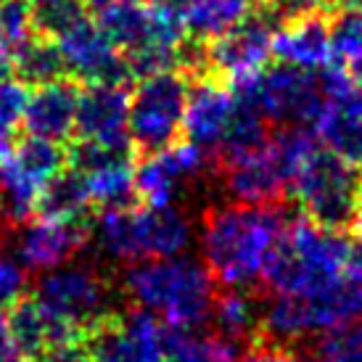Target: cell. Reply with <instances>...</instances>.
<instances>
[{
	"label": "cell",
	"mask_w": 362,
	"mask_h": 362,
	"mask_svg": "<svg viewBox=\"0 0 362 362\" xmlns=\"http://www.w3.org/2000/svg\"><path fill=\"white\" fill-rule=\"evenodd\" d=\"M288 222L278 204L249 206L230 202L206 209L199 243L211 278L225 288H254L264 281Z\"/></svg>",
	"instance_id": "6da1fadb"
},
{
	"label": "cell",
	"mask_w": 362,
	"mask_h": 362,
	"mask_svg": "<svg viewBox=\"0 0 362 362\" xmlns=\"http://www.w3.org/2000/svg\"><path fill=\"white\" fill-rule=\"evenodd\" d=\"M241 362H299V354H296V349H286V346L257 339L252 349L243 354Z\"/></svg>",
	"instance_id": "836d02e7"
},
{
	"label": "cell",
	"mask_w": 362,
	"mask_h": 362,
	"mask_svg": "<svg viewBox=\"0 0 362 362\" xmlns=\"http://www.w3.org/2000/svg\"><path fill=\"white\" fill-rule=\"evenodd\" d=\"M272 56L293 69H325L333 59L328 19L322 13H310L281 21L272 32Z\"/></svg>",
	"instance_id": "ffe728a7"
},
{
	"label": "cell",
	"mask_w": 362,
	"mask_h": 362,
	"mask_svg": "<svg viewBox=\"0 0 362 362\" xmlns=\"http://www.w3.org/2000/svg\"><path fill=\"white\" fill-rule=\"evenodd\" d=\"M32 362H93V360H90V349H88V339H85V333H80V336H71L66 341L53 344L51 349H45L37 360Z\"/></svg>",
	"instance_id": "d6a6232c"
},
{
	"label": "cell",
	"mask_w": 362,
	"mask_h": 362,
	"mask_svg": "<svg viewBox=\"0 0 362 362\" xmlns=\"http://www.w3.org/2000/svg\"><path fill=\"white\" fill-rule=\"evenodd\" d=\"M164 362H238V349L220 336H191V331L172 328Z\"/></svg>",
	"instance_id": "484cf974"
},
{
	"label": "cell",
	"mask_w": 362,
	"mask_h": 362,
	"mask_svg": "<svg viewBox=\"0 0 362 362\" xmlns=\"http://www.w3.org/2000/svg\"><path fill=\"white\" fill-rule=\"evenodd\" d=\"M270 11H254L238 27L204 42V69L217 71L228 82L257 74L272 56V32L278 30Z\"/></svg>",
	"instance_id": "8fae6325"
},
{
	"label": "cell",
	"mask_w": 362,
	"mask_h": 362,
	"mask_svg": "<svg viewBox=\"0 0 362 362\" xmlns=\"http://www.w3.org/2000/svg\"><path fill=\"white\" fill-rule=\"evenodd\" d=\"M209 320L217 328V336L230 344L257 341L259 339L262 304L254 299L249 288H228L214 296Z\"/></svg>",
	"instance_id": "7402d4cb"
},
{
	"label": "cell",
	"mask_w": 362,
	"mask_h": 362,
	"mask_svg": "<svg viewBox=\"0 0 362 362\" xmlns=\"http://www.w3.org/2000/svg\"><path fill=\"white\" fill-rule=\"evenodd\" d=\"M293 199L304 217L328 230H346L362 199V170L317 148L291 182Z\"/></svg>",
	"instance_id": "8992f818"
},
{
	"label": "cell",
	"mask_w": 362,
	"mask_h": 362,
	"mask_svg": "<svg viewBox=\"0 0 362 362\" xmlns=\"http://www.w3.org/2000/svg\"><path fill=\"white\" fill-rule=\"evenodd\" d=\"M32 8L40 11V8H51V6H59V3H66V0H27Z\"/></svg>",
	"instance_id": "ab89813d"
},
{
	"label": "cell",
	"mask_w": 362,
	"mask_h": 362,
	"mask_svg": "<svg viewBox=\"0 0 362 362\" xmlns=\"http://www.w3.org/2000/svg\"><path fill=\"white\" fill-rule=\"evenodd\" d=\"M349 249L344 230L320 228L307 217L291 220L262 283L272 293L310 296L344 278Z\"/></svg>",
	"instance_id": "3957f363"
},
{
	"label": "cell",
	"mask_w": 362,
	"mask_h": 362,
	"mask_svg": "<svg viewBox=\"0 0 362 362\" xmlns=\"http://www.w3.org/2000/svg\"><path fill=\"white\" fill-rule=\"evenodd\" d=\"M8 331L13 336L16 346L21 354L27 357V362L37 360L45 349H51L53 344L66 341L71 336H80V328L69 325L66 320L56 317L53 312H48L42 304L35 299H19L8 310Z\"/></svg>",
	"instance_id": "44dd1931"
},
{
	"label": "cell",
	"mask_w": 362,
	"mask_h": 362,
	"mask_svg": "<svg viewBox=\"0 0 362 362\" xmlns=\"http://www.w3.org/2000/svg\"><path fill=\"white\" fill-rule=\"evenodd\" d=\"M77 98L80 88L69 77L37 85L30 93V101L24 109L21 127L32 138L64 143L74 135V119H77Z\"/></svg>",
	"instance_id": "d6986e66"
},
{
	"label": "cell",
	"mask_w": 362,
	"mask_h": 362,
	"mask_svg": "<svg viewBox=\"0 0 362 362\" xmlns=\"http://www.w3.org/2000/svg\"><path fill=\"white\" fill-rule=\"evenodd\" d=\"M27 288V272L13 257H8L6 243L0 241V310H11L24 296Z\"/></svg>",
	"instance_id": "4dcf8cb0"
},
{
	"label": "cell",
	"mask_w": 362,
	"mask_h": 362,
	"mask_svg": "<svg viewBox=\"0 0 362 362\" xmlns=\"http://www.w3.org/2000/svg\"><path fill=\"white\" fill-rule=\"evenodd\" d=\"M170 336L172 325L141 307L114 312L85 333L93 362H164Z\"/></svg>",
	"instance_id": "9c48e42d"
},
{
	"label": "cell",
	"mask_w": 362,
	"mask_h": 362,
	"mask_svg": "<svg viewBox=\"0 0 362 362\" xmlns=\"http://www.w3.org/2000/svg\"><path fill=\"white\" fill-rule=\"evenodd\" d=\"M315 357L317 362H362V320L322 333Z\"/></svg>",
	"instance_id": "83f0119b"
},
{
	"label": "cell",
	"mask_w": 362,
	"mask_h": 362,
	"mask_svg": "<svg viewBox=\"0 0 362 362\" xmlns=\"http://www.w3.org/2000/svg\"><path fill=\"white\" fill-rule=\"evenodd\" d=\"M11 61H13V71L19 74V80L30 88L66 77L56 42L45 35H37L32 42H27Z\"/></svg>",
	"instance_id": "d4e9b609"
},
{
	"label": "cell",
	"mask_w": 362,
	"mask_h": 362,
	"mask_svg": "<svg viewBox=\"0 0 362 362\" xmlns=\"http://www.w3.org/2000/svg\"><path fill=\"white\" fill-rule=\"evenodd\" d=\"M352 228H357V230L362 233V199H360V206H357V214H354V225Z\"/></svg>",
	"instance_id": "b9f144b4"
},
{
	"label": "cell",
	"mask_w": 362,
	"mask_h": 362,
	"mask_svg": "<svg viewBox=\"0 0 362 362\" xmlns=\"http://www.w3.org/2000/svg\"><path fill=\"white\" fill-rule=\"evenodd\" d=\"M257 6L259 0H193L182 11L185 32L199 42L214 40L233 27H238L243 19H249Z\"/></svg>",
	"instance_id": "603a6c76"
},
{
	"label": "cell",
	"mask_w": 362,
	"mask_h": 362,
	"mask_svg": "<svg viewBox=\"0 0 362 362\" xmlns=\"http://www.w3.org/2000/svg\"><path fill=\"white\" fill-rule=\"evenodd\" d=\"M209 159V153L188 141L146 153V159L135 167V191L148 206L177 204L182 188L196 182L206 172Z\"/></svg>",
	"instance_id": "4fadbf2b"
},
{
	"label": "cell",
	"mask_w": 362,
	"mask_h": 362,
	"mask_svg": "<svg viewBox=\"0 0 362 362\" xmlns=\"http://www.w3.org/2000/svg\"><path fill=\"white\" fill-rule=\"evenodd\" d=\"M88 222H61L37 217L13 228V259L24 272H51L88 246Z\"/></svg>",
	"instance_id": "5bb4252c"
},
{
	"label": "cell",
	"mask_w": 362,
	"mask_h": 362,
	"mask_svg": "<svg viewBox=\"0 0 362 362\" xmlns=\"http://www.w3.org/2000/svg\"><path fill=\"white\" fill-rule=\"evenodd\" d=\"M138 262L182 257L193 243V222L177 204L132 209Z\"/></svg>",
	"instance_id": "ac0fdd59"
},
{
	"label": "cell",
	"mask_w": 362,
	"mask_h": 362,
	"mask_svg": "<svg viewBox=\"0 0 362 362\" xmlns=\"http://www.w3.org/2000/svg\"><path fill=\"white\" fill-rule=\"evenodd\" d=\"M0 362H27V357L21 354V349L16 346L13 336L8 331V322L0 315Z\"/></svg>",
	"instance_id": "e575fe53"
},
{
	"label": "cell",
	"mask_w": 362,
	"mask_h": 362,
	"mask_svg": "<svg viewBox=\"0 0 362 362\" xmlns=\"http://www.w3.org/2000/svg\"><path fill=\"white\" fill-rule=\"evenodd\" d=\"M130 90L122 82H93L85 85L77 98L74 132L85 143L124 148L132 146L130 132Z\"/></svg>",
	"instance_id": "9a60e30c"
},
{
	"label": "cell",
	"mask_w": 362,
	"mask_h": 362,
	"mask_svg": "<svg viewBox=\"0 0 362 362\" xmlns=\"http://www.w3.org/2000/svg\"><path fill=\"white\" fill-rule=\"evenodd\" d=\"M214 283L206 264L185 254L132 262L122 270L124 296L180 331H196L209 320L217 296Z\"/></svg>",
	"instance_id": "7a4b0ae2"
},
{
	"label": "cell",
	"mask_w": 362,
	"mask_h": 362,
	"mask_svg": "<svg viewBox=\"0 0 362 362\" xmlns=\"http://www.w3.org/2000/svg\"><path fill=\"white\" fill-rule=\"evenodd\" d=\"M222 188L233 204L270 206L278 204L291 188V177L283 170L278 153L267 141L264 148L222 164Z\"/></svg>",
	"instance_id": "2e32d148"
},
{
	"label": "cell",
	"mask_w": 362,
	"mask_h": 362,
	"mask_svg": "<svg viewBox=\"0 0 362 362\" xmlns=\"http://www.w3.org/2000/svg\"><path fill=\"white\" fill-rule=\"evenodd\" d=\"M85 8H90V11H95V13H101L103 8H109V6H114L117 0H80Z\"/></svg>",
	"instance_id": "74e56055"
},
{
	"label": "cell",
	"mask_w": 362,
	"mask_h": 362,
	"mask_svg": "<svg viewBox=\"0 0 362 362\" xmlns=\"http://www.w3.org/2000/svg\"><path fill=\"white\" fill-rule=\"evenodd\" d=\"M32 299L82 333L93 331L117 312L111 283L93 262L71 259L56 270L42 272Z\"/></svg>",
	"instance_id": "ba28073f"
},
{
	"label": "cell",
	"mask_w": 362,
	"mask_h": 362,
	"mask_svg": "<svg viewBox=\"0 0 362 362\" xmlns=\"http://www.w3.org/2000/svg\"><path fill=\"white\" fill-rule=\"evenodd\" d=\"M93 204L85 188V177L80 172L66 170L59 172L40 196L37 204V214L48 217V220H61V222H88Z\"/></svg>",
	"instance_id": "cb8c5ba5"
},
{
	"label": "cell",
	"mask_w": 362,
	"mask_h": 362,
	"mask_svg": "<svg viewBox=\"0 0 362 362\" xmlns=\"http://www.w3.org/2000/svg\"><path fill=\"white\" fill-rule=\"evenodd\" d=\"M354 320H362V283L344 275L310 296L275 293L270 302L262 304L259 341L293 349L299 341Z\"/></svg>",
	"instance_id": "277c9868"
},
{
	"label": "cell",
	"mask_w": 362,
	"mask_h": 362,
	"mask_svg": "<svg viewBox=\"0 0 362 362\" xmlns=\"http://www.w3.org/2000/svg\"><path fill=\"white\" fill-rule=\"evenodd\" d=\"M188 93L191 77L182 69H161L141 77L135 90L130 93L127 132L132 148L153 153L177 143Z\"/></svg>",
	"instance_id": "52a82bcc"
},
{
	"label": "cell",
	"mask_w": 362,
	"mask_h": 362,
	"mask_svg": "<svg viewBox=\"0 0 362 362\" xmlns=\"http://www.w3.org/2000/svg\"><path fill=\"white\" fill-rule=\"evenodd\" d=\"M325 95L320 117L315 119V138L325 151L362 170V88L349 71L328 64L317 74Z\"/></svg>",
	"instance_id": "30bf717a"
},
{
	"label": "cell",
	"mask_w": 362,
	"mask_h": 362,
	"mask_svg": "<svg viewBox=\"0 0 362 362\" xmlns=\"http://www.w3.org/2000/svg\"><path fill=\"white\" fill-rule=\"evenodd\" d=\"M233 98L243 106H252L275 124H299L312 127L325 106L320 80L315 71L293 69L278 64L272 69L230 82Z\"/></svg>",
	"instance_id": "5b68a950"
},
{
	"label": "cell",
	"mask_w": 362,
	"mask_h": 362,
	"mask_svg": "<svg viewBox=\"0 0 362 362\" xmlns=\"http://www.w3.org/2000/svg\"><path fill=\"white\" fill-rule=\"evenodd\" d=\"M16 148V141H13V130H3L0 127V167L11 159V153Z\"/></svg>",
	"instance_id": "8d00e7d4"
},
{
	"label": "cell",
	"mask_w": 362,
	"mask_h": 362,
	"mask_svg": "<svg viewBox=\"0 0 362 362\" xmlns=\"http://www.w3.org/2000/svg\"><path fill=\"white\" fill-rule=\"evenodd\" d=\"M344 6H362V0H344Z\"/></svg>",
	"instance_id": "7bdbcfd3"
},
{
	"label": "cell",
	"mask_w": 362,
	"mask_h": 362,
	"mask_svg": "<svg viewBox=\"0 0 362 362\" xmlns=\"http://www.w3.org/2000/svg\"><path fill=\"white\" fill-rule=\"evenodd\" d=\"M37 35L35 8L27 0H0V51L13 59Z\"/></svg>",
	"instance_id": "4316f807"
},
{
	"label": "cell",
	"mask_w": 362,
	"mask_h": 362,
	"mask_svg": "<svg viewBox=\"0 0 362 362\" xmlns=\"http://www.w3.org/2000/svg\"><path fill=\"white\" fill-rule=\"evenodd\" d=\"M331 27L333 56L346 61H357L362 56V6H344Z\"/></svg>",
	"instance_id": "f1b7e54d"
},
{
	"label": "cell",
	"mask_w": 362,
	"mask_h": 362,
	"mask_svg": "<svg viewBox=\"0 0 362 362\" xmlns=\"http://www.w3.org/2000/svg\"><path fill=\"white\" fill-rule=\"evenodd\" d=\"M267 11L278 21H288L296 16H310V13H325L341 6L344 0H264Z\"/></svg>",
	"instance_id": "1f68e13d"
},
{
	"label": "cell",
	"mask_w": 362,
	"mask_h": 362,
	"mask_svg": "<svg viewBox=\"0 0 362 362\" xmlns=\"http://www.w3.org/2000/svg\"><path fill=\"white\" fill-rule=\"evenodd\" d=\"M352 80L362 88V56L357 61H352Z\"/></svg>",
	"instance_id": "60d3db41"
},
{
	"label": "cell",
	"mask_w": 362,
	"mask_h": 362,
	"mask_svg": "<svg viewBox=\"0 0 362 362\" xmlns=\"http://www.w3.org/2000/svg\"><path fill=\"white\" fill-rule=\"evenodd\" d=\"M64 61V74L74 82H122L127 85L132 77L130 66L119 48L103 35V30L88 16L71 24L66 32L53 37Z\"/></svg>",
	"instance_id": "7c38bea8"
},
{
	"label": "cell",
	"mask_w": 362,
	"mask_h": 362,
	"mask_svg": "<svg viewBox=\"0 0 362 362\" xmlns=\"http://www.w3.org/2000/svg\"><path fill=\"white\" fill-rule=\"evenodd\" d=\"M346 275L362 283V238L349 249V259H346Z\"/></svg>",
	"instance_id": "d590c367"
},
{
	"label": "cell",
	"mask_w": 362,
	"mask_h": 362,
	"mask_svg": "<svg viewBox=\"0 0 362 362\" xmlns=\"http://www.w3.org/2000/svg\"><path fill=\"white\" fill-rule=\"evenodd\" d=\"M153 3H161V6H170V8L175 11H185L188 6H191L193 0H153Z\"/></svg>",
	"instance_id": "f35d334b"
},
{
	"label": "cell",
	"mask_w": 362,
	"mask_h": 362,
	"mask_svg": "<svg viewBox=\"0 0 362 362\" xmlns=\"http://www.w3.org/2000/svg\"><path fill=\"white\" fill-rule=\"evenodd\" d=\"M233 117H235V98H233L230 88H222L211 80L191 85L185 117H182L185 141L214 156L230 130Z\"/></svg>",
	"instance_id": "e0dca14e"
},
{
	"label": "cell",
	"mask_w": 362,
	"mask_h": 362,
	"mask_svg": "<svg viewBox=\"0 0 362 362\" xmlns=\"http://www.w3.org/2000/svg\"><path fill=\"white\" fill-rule=\"evenodd\" d=\"M30 101V85L21 80L6 77L0 80V127L3 130H16L24 119V109Z\"/></svg>",
	"instance_id": "f546056e"
}]
</instances>
